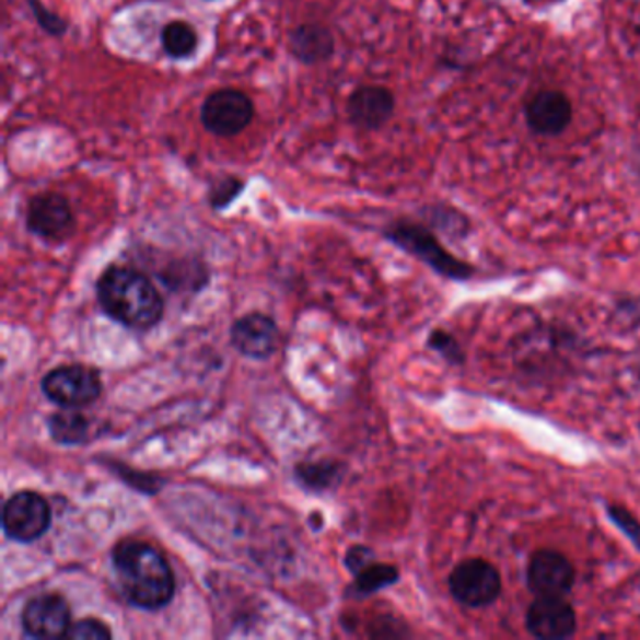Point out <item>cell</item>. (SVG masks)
I'll list each match as a JSON object with an SVG mask.
<instances>
[{
	"instance_id": "cell-1",
	"label": "cell",
	"mask_w": 640,
	"mask_h": 640,
	"mask_svg": "<svg viewBox=\"0 0 640 640\" xmlns=\"http://www.w3.org/2000/svg\"><path fill=\"white\" fill-rule=\"evenodd\" d=\"M113 571L133 607L159 610L175 594V577L164 555L149 543L125 539L112 552Z\"/></svg>"
},
{
	"instance_id": "cell-2",
	"label": "cell",
	"mask_w": 640,
	"mask_h": 640,
	"mask_svg": "<svg viewBox=\"0 0 640 640\" xmlns=\"http://www.w3.org/2000/svg\"><path fill=\"white\" fill-rule=\"evenodd\" d=\"M96 291L102 311L128 329H151L164 316V301L159 290L149 277L132 267H107Z\"/></svg>"
},
{
	"instance_id": "cell-3",
	"label": "cell",
	"mask_w": 640,
	"mask_h": 640,
	"mask_svg": "<svg viewBox=\"0 0 640 640\" xmlns=\"http://www.w3.org/2000/svg\"><path fill=\"white\" fill-rule=\"evenodd\" d=\"M387 238L396 246H400L404 252L411 254L414 258L421 259L422 264L429 265L432 271L442 277L464 282L476 272L472 265L453 256L424 225L396 222L387 230Z\"/></svg>"
},
{
	"instance_id": "cell-4",
	"label": "cell",
	"mask_w": 640,
	"mask_h": 640,
	"mask_svg": "<svg viewBox=\"0 0 640 640\" xmlns=\"http://www.w3.org/2000/svg\"><path fill=\"white\" fill-rule=\"evenodd\" d=\"M447 584L456 603L468 608L490 607L500 600L503 587L500 571L482 558H469L456 563Z\"/></svg>"
},
{
	"instance_id": "cell-5",
	"label": "cell",
	"mask_w": 640,
	"mask_h": 640,
	"mask_svg": "<svg viewBox=\"0 0 640 640\" xmlns=\"http://www.w3.org/2000/svg\"><path fill=\"white\" fill-rule=\"evenodd\" d=\"M256 107L248 94L238 89H220L209 94L201 106V123L207 132L232 138L251 126Z\"/></svg>"
},
{
	"instance_id": "cell-6",
	"label": "cell",
	"mask_w": 640,
	"mask_h": 640,
	"mask_svg": "<svg viewBox=\"0 0 640 640\" xmlns=\"http://www.w3.org/2000/svg\"><path fill=\"white\" fill-rule=\"evenodd\" d=\"M44 395L60 408H83L98 400L102 382L98 372L83 364H65L42 380Z\"/></svg>"
},
{
	"instance_id": "cell-7",
	"label": "cell",
	"mask_w": 640,
	"mask_h": 640,
	"mask_svg": "<svg viewBox=\"0 0 640 640\" xmlns=\"http://www.w3.org/2000/svg\"><path fill=\"white\" fill-rule=\"evenodd\" d=\"M51 508L46 498L31 490L12 496L2 509V530L8 539L33 543L51 526Z\"/></svg>"
},
{
	"instance_id": "cell-8",
	"label": "cell",
	"mask_w": 640,
	"mask_h": 640,
	"mask_svg": "<svg viewBox=\"0 0 640 640\" xmlns=\"http://www.w3.org/2000/svg\"><path fill=\"white\" fill-rule=\"evenodd\" d=\"M577 571L568 556L552 548L535 550L526 569V584L535 597H566L573 590Z\"/></svg>"
},
{
	"instance_id": "cell-9",
	"label": "cell",
	"mask_w": 640,
	"mask_h": 640,
	"mask_svg": "<svg viewBox=\"0 0 640 640\" xmlns=\"http://www.w3.org/2000/svg\"><path fill=\"white\" fill-rule=\"evenodd\" d=\"M28 232L44 241L60 243L70 237L75 228L72 207L57 191H44L34 196L27 205Z\"/></svg>"
},
{
	"instance_id": "cell-10",
	"label": "cell",
	"mask_w": 640,
	"mask_h": 640,
	"mask_svg": "<svg viewBox=\"0 0 640 640\" xmlns=\"http://www.w3.org/2000/svg\"><path fill=\"white\" fill-rule=\"evenodd\" d=\"M21 624L33 639H67L72 626L70 605L59 594L36 595L23 608Z\"/></svg>"
},
{
	"instance_id": "cell-11",
	"label": "cell",
	"mask_w": 640,
	"mask_h": 640,
	"mask_svg": "<svg viewBox=\"0 0 640 640\" xmlns=\"http://www.w3.org/2000/svg\"><path fill=\"white\" fill-rule=\"evenodd\" d=\"M526 629L535 639H569L577 633V614L566 597H535L526 613Z\"/></svg>"
},
{
	"instance_id": "cell-12",
	"label": "cell",
	"mask_w": 640,
	"mask_h": 640,
	"mask_svg": "<svg viewBox=\"0 0 640 640\" xmlns=\"http://www.w3.org/2000/svg\"><path fill=\"white\" fill-rule=\"evenodd\" d=\"M233 348L251 359H267L278 346V327L265 314H248L232 327Z\"/></svg>"
},
{
	"instance_id": "cell-13",
	"label": "cell",
	"mask_w": 640,
	"mask_h": 640,
	"mask_svg": "<svg viewBox=\"0 0 640 640\" xmlns=\"http://www.w3.org/2000/svg\"><path fill=\"white\" fill-rule=\"evenodd\" d=\"M573 119V106L560 91H542L530 100L526 120L537 136H558Z\"/></svg>"
},
{
	"instance_id": "cell-14",
	"label": "cell",
	"mask_w": 640,
	"mask_h": 640,
	"mask_svg": "<svg viewBox=\"0 0 640 640\" xmlns=\"http://www.w3.org/2000/svg\"><path fill=\"white\" fill-rule=\"evenodd\" d=\"M348 117L363 130H377L389 123L395 113V96L389 89L366 85L357 89L348 100Z\"/></svg>"
},
{
	"instance_id": "cell-15",
	"label": "cell",
	"mask_w": 640,
	"mask_h": 640,
	"mask_svg": "<svg viewBox=\"0 0 640 640\" xmlns=\"http://www.w3.org/2000/svg\"><path fill=\"white\" fill-rule=\"evenodd\" d=\"M290 51L304 65H314L329 59L335 51V40L322 25H301L290 34Z\"/></svg>"
},
{
	"instance_id": "cell-16",
	"label": "cell",
	"mask_w": 640,
	"mask_h": 640,
	"mask_svg": "<svg viewBox=\"0 0 640 640\" xmlns=\"http://www.w3.org/2000/svg\"><path fill=\"white\" fill-rule=\"evenodd\" d=\"M47 429L60 445H83L91 440L93 424L78 408H65L49 416Z\"/></svg>"
},
{
	"instance_id": "cell-17",
	"label": "cell",
	"mask_w": 640,
	"mask_h": 640,
	"mask_svg": "<svg viewBox=\"0 0 640 640\" xmlns=\"http://www.w3.org/2000/svg\"><path fill=\"white\" fill-rule=\"evenodd\" d=\"M398 569L389 563H376L372 560L366 563L363 569H359L356 573V582H353V590L357 595H372L383 590V587L391 586L398 581Z\"/></svg>"
},
{
	"instance_id": "cell-18",
	"label": "cell",
	"mask_w": 640,
	"mask_h": 640,
	"mask_svg": "<svg viewBox=\"0 0 640 640\" xmlns=\"http://www.w3.org/2000/svg\"><path fill=\"white\" fill-rule=\"evenodd\" d=\"M162 47L172 59H186L198 47V34L185 21H172L162 31Z\"/></svg>"
},
{
	"instance_id": "cell-19",
	"label": "cell",
	"mask_w": 640,
	"mask_h": 640,
	"mask_svg": "<svg viewBox=\"0 0 640 640\" xmlns=\"http://www.w3.org/2000/svg\"><path fill=\"white\" fill-rule=\"evenodd\" d=\"M340 469L335 463L301 464L298 466L299 481L311 489H327L340 479Z\"/></svg>"
},
{
	"instance_id": "cell-20",
	"label": "cell",
	"mask_w": 640,
	"mask_h": 640,
	"mask_svg": "<svg viewBox=\"0 0 640 640\" xmlns=\"http://www.w3.org/2000/svg\"><path fill=\"white\" fill-rule=\"evenodd\" d=\"M607 516L621 534L626 535L637 550L640 552V521L637 516L618 503H607Z\"/></svg>"
},
{
	"instance_id": "cell-21",
	"label": "cell",
	"mask_w": 640,
	"mask_h": 640,
	"mask_svg": "<svg viewBox=\"0 0 640 640\" xmlns=\"http://www.w3.org/2000/svg\"><path fill=\"white\" fill-rule=\"evenodd\" d=\"M430 350L438 351L440 356L451 364L464 363V351L461 344L456 342V338L450 335L447 330L437 329L430 333L429 337Z\"/></svg>"
},
{
	"instance_id": "cell-22",
	"label": "cell",
	"mask_w": 640,
	"mask_h": 640,
	"mask_svg": "<svg viewBox=\"0 0 640 640\" xmlns=\"http://www.w3.org/2000/svg\"><path fill=\"white\" fill-rule=\"evenodd\" d=\"M67 639L72 640H109L112 639V631L106 624L94 620V618H86V620L75 621L68 629Z\"/></svg>"
},
{
	"instance_id": "cell-23",
	"label": "cell",
	"mask_w": 640,
	"mask_h": 640,
	"mask_svg": "<svg viewBox=\"0 0 640 640\" xmlns=\"http://www.w3.org/2000/svg\"><path fill=\"white\" fill-rule=\"evenodd\" d=\"M245 183L235 177H228L220 181L219 185L214 186L211 191V205L214 209H224L232 203L233 199L237 198L238 191L243 190Z\"/></svg>"
},
{
	"instance_id": "cell-24",
	"label": "cell",
	"mask_w": 640,
	"mask_h": 640,
	"mask_svg": "<svg viewBox=\"0 0 640 640\" xmlns=\"http://www.w3.org/2000/svg\"><path fill=\"white\" fill-rule=\"evenodd\" d=\"M28 7L33 8L34 15L44 31L55 36L67 33V21L60 20L59 15L49 14L46 8L42 7L40 0H28Z\"/></svg>"
},
{
	"instance_id": "cell-25",
	"label": "cell",
	"mask_w": 640,
	"mask_h": 640,
	"mask_svg": "<svg viewBox=\"0 0 640 640\" xmlns=\"http://www.w3.org/2000/svg\"><path fill=\"white\" fill-rule=\"evenodd\" d=\"M372 560H374V555H372L370 548L353 547L346 556V566H348L351 573L356 574L359 569H363Z\"/></svg>"
},
{
	"instance_id": "cell-26",
	"label": "cell",
	"mask_w": 640,
	"mask_h": 640,
	"mask_svg": "<svg viewBox=\"0 0 640 640\" xmlns=\"http://www.w3.org/2000/svg\"><path fill=\"white\" fill-rule=\"evenodd\" d=\"M635 156H637V165H639V172H640V147H639V149H637V152H635Z\"/></svg>"
}]
</instances>
